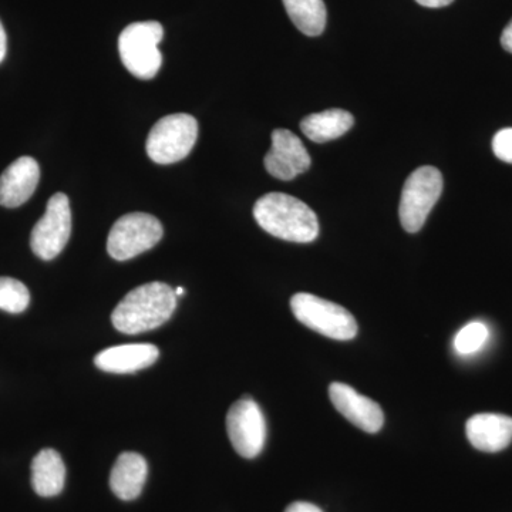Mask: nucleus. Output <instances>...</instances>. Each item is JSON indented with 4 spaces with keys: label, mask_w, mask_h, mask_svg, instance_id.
<instances>
[{
    "label": "nucleus",
    "mask_w": 512,
    "mask_h": 512,
    "mask_svg": "<svg viewBox=\"0 0 512 512\" xmlns=\"http://www.w3.org/2000/svg\"><path fill=\"white\" fill-rule=\"evenodd\" d=\"M443 175L436 167L417 168L407 178L400 198L399 215L403 228L416 234L426 224L434 205L443 192Z\"/></svg>",
    "instance_id": "obj_6"
},
{
    "label": "nucleus",
    "mask_w": 512,
    "mask_h": 512,
    "mask_svg": "<svg viewBox=\"0 0 512 512\" xmlns=\"http://www.w3.org/2000/svg\"><path fill=\"white\" fill-rule=\"evenodd\" d=\"M40 167L35 158L20 157L0 175V205L18 208L36 191Z\"/></svg>",
    "instance_id": "obj_12"
},
{
    "label": "nucleus",
    "mask_w": 512,
    "mask_h": 512,
    "mask_svg": "<svg viewBox=\"0 0 512 512\" xmlns=\"http://www.w3.org/2000/svg\"><path fill=\"white\" fill-rule=\"evenodd\" d=\"M488 336H490V332L484 323H468L457 333L456 339H454V349L461 356L474 355L487 343Z\"/></svg>",
    "instance_id": "obj_20"
},
{
    "label": "nucleus",
    "mask_w": 512,
    "mask_h": 512,
    "mask_svg": "<svg viewBox=\"0 0 512 512\" xmlns=\"http://www.w3.org/2000/svg\"><path fill=\"white\" fill-rule=\"evenodd\" d=\"M66 483V466L53 448H45L32 461V485L40 497H56Z\"/></svg>",
    "instance_id": "obj_16"
},
{
    "label": "nucleus",
    "mask_w": 512,
    "mask_h": 512,
    "mask_svg": "<svg viewBox=\"0 0 512 512\" xmlns=\"http://www.w3.org/2000/svg\"><path fill=\"white\" fill-rule=\"evenodd\" d=\"M289 18L303 35L319 36L326 28L325 2L323 0H282Z\"/></svg>",
    "instance_id": "obj_18"
},
{
    "label": "nucleus",
    "mask_w": 512,
    "mask_h": 512,
    "mask_svg": "<svg viewBox=\"0 0 512 512\" xmlns=\"http://www.w3.org/2000/svg\"><path fill=\"white\" fill-rule=\"evenodd\" d=\"M177 295L170 285L150 282L128 292L116 306L111 322L126 335L148 332L164 325L173 316Z\"/></svg>",
    "instance_id": "obj_2"
},
{
    "label": "nucleus",
    "mask_w": 512,
    "mask_h": 512,
    "mask_svg": "<svg viewBox=\"0 0 512 512\" xmlns=\"http://www.w3.org/2000/svg\"><path fill=\"white\" fill-rule=\"evenodd\" d=\"M147 476L146 458L137 453L120 454L110 474L111 491L120 500H136L143 491Z\"/></svg>",
    "instance_id": "obj_15"
},
{
    "label": "nucleus",
    "mask_w": 512,
    "mask_h": 512,
    "mask_svg": "<svg viewBox=\"0 0 512 512\" xmlns=\"http://www.w3.org/2000/svg\"><path fill=\"white\" fill-rule=\"evenodd\" d=\"M163 37V26L154 20L127 26L119 37V52L128 72L141 80L156 77L163 63L158 49Z\"/></svg>",
    "instance_id": "obj_3"
},
{
    "label": "nucleus",
    "mask_w": 512,
    "mask_h": 512,
    "mask_svg": "<svg viewBox=\"0 0 512 512\" xmlns=\"http://www.w3.org/2000/svg\"><path fill=\"white\" fill-rule=\"evenodd\" d=\"M416 2L424 6V8L439 9L446 8V6L451 5L454 0H416Z\"/></svg>",
    "instance_id": "obj_24"
},
{
    "label": "nucleus",
    "mask_w": 512,
    "mask_h": 512,
    "mask_svg": "<svg viewBox=\"0 0 512 512\" xmlns=\"http://www.w3.org/2000/svg\"><path fill=\"white\" fill-rule=\"evenodd\" d=\"M72 234L70 201L63 192H56L49 202L45 215L33 228L30 247L33 254L43 261H52L66 247Z\"/></svg>",
    "instance_id": "obj_8"
},
{
    "label": "nucleus",
    "mask_w": 512,
    "mask_h": 512,
    "mask_svg": "<svg viewBox=\"0 0 512 512\" xmlns=\"http://www.w3.org/2000/svg\"><path fill=\"white\" fill-rule=\"evenodd\" d=\"M329 397L335 409L360 430L370 434L382 430V407L369 397L357 393L353 387L345 383H332L329 386Z\"/></svg>",
    "instance_id": "obj_11"
},
{
    "label": "nucleus",
    "mask_w": 512,
    "mask_h": 512,
    "mask_svg": "<svg viewBox=\"0 0 512 512\" xmlns=\"http://www.w3.org/2000/svg\"><path fill=\"white\" fill-rule=\"evenodd\" d=\"M30 292L25 284L13 278H0V309L9 313H22L28 309Z\"/></svg>",
    "instance_id": "obj_19"
},
{
    "label": "nucleus",
    "mask_w": 512,
    "mask_h": 512,
    "mask_svg": "<svg viewBox=\"0 0 512 512\" xmlns=\"http://www.w3.org/2000/svg\"><path fill=\"white\" fill-rule=\"evenodd\" d=\"M163 234V225L156 217L144 212H131L123 215L111 228L107 251L116 261H128L156 247Z\"/></svg>",
    "instance_id": "obj_7"
},
{
    "label": "nucleus",
    "mask_w": 512,
    "mask_h": 512,
    "mask_svg": "<svg viewBox=\"0 0 512 512\" xmlns=\"http://www.w3.org/2000/svg\"><path fill=\"white\" fill-rule=\"evenodd\" d=\"M198 137V121L190 114L177 113L158 120L148 134L146 150L154 163L167 165L184 160Z\"/></svg>",
    "instance_id": "obj_5"
},
{
    "label": "nucleus",
    "mask_w": 512,
    "mask_h": 512,
    "mask_svg": "<svg viewBox=\"0 0 512 512\" xmlns=\"http://www.w3.org/2000/svg\"><path fill=\"white\" fill-rule=\"evenodd\" d=\"M501 46L505 52L511 53L512 55V20L508 23L507 28L503 30V35H501Z\"/></svg>",
    "instance_id": "obj_23"
},
{
    "label": "nucleus",
    "mask_w": 512,
    "mask_h": 512,
    "mask_svg": "<svg viewBox=\"0 0 512 512\" xmlns=\"http://www.w3.org/2000/svg\"><path fill=\"white\" fill-rule=\"evenodd\" d=\"M254 218L272 237L308 244L319 235V221L311 207L284 192H269L256 201Z\"/></svg>",
    "instance_id": "obj_1"
},
{
    "label": "nucleus",
    "mask_w": 512,
    "mask_h": 512,
    "mask_svg": "<svg viewBox=\"0 0 512 512\" xmlns=\"http://www.w3.org/2000/svg\"><path fill=\"white\" fill-rule=\"evenodd\" d=\"M467 439L471 446L484 453H498L512 441V417L504 414L480 413L466 424Z\"/></svg>",
    "instance_id": "obj_13"
},
{
    "label": "nucleus",
    "mask_w": 512,
    "mask_h": 512,
    "mask_svg": "<svg viewBox=\"0 0 512 512\" xmlns=\"http://www.w3.org/2000/svg\"><path fill=\"white\" fill-rule=\"evenodd\" d=\"M353 124L355 119L349 111L330 109L305 117L301 123V130L313 143L323 144L342 137Z\"/></svg>",
    "instance_id": "obj_17"
},
{
    "label": "nucleus",
    "mask_w": 512,
    "mask_h": 512,
    "mask_svg": "<svg viewBox=\"0 0 512 512\" xmlns=\"http://www.w3.org/2000/svg\"><path fill=\"white\" fill-rule=\"evenodd\" d=\"M6 50H8V36H6L5 28H3L2 22H0V63H2L3 59H5Z\"/></svg>",
    "instance_id": "obj_25"
},
{
    "label": "nucleus",
    "mask_w": 512,
    "mask_h": 512,
    "mask_svg": "<svg viewBox=\"0 0 512 512\" xmlns=\"http://www.w3.org/2000/svg\"><path fill=\"white\" fill-rule=\"evenodd\" d=\"M160 357V350L157 346L146 345H123L114 346L106 350H101L94 357V365L100 370L114 375H127V373H136L138 370L147 369L157 362Z\"/></svg>",
    "instance_id": "obj_14"
},
{
    "label": "nucleus",
    "mask_w": 512,
    "mask_h": 512,
    "mask_svg": "<svg viewBox=\"0 0 512 512\" xmlns=\"http://www.w3.org/2000/svg\"><path fill=\"white\" fill-rule=\"evenodd\" d=\"M293 316L326 338L352 340L357 335V323L343 306L326 301L312 293H296L291 299Z\"/></svg>",
    "instance_id": "obj_4"
},
{
    "label": "nucleus",
    "mask_w": 512,
    "mask_h": 512,
    "mask_svg": "<svg viewBox=\"0 0 512 512\" xmlns=\"http://www.w3.org/2000/svg\"><path fill=\"white\" fill-rule=\"evenodd\" d=\"M266 171L281 181H291L311 168V156L292 131L278 128L272 133V147L264 160Z\"/></svg>",
    "instance_id": "obj_10"
},
{
    "label": "nucleus",
    "mask_w": 512,
    "mask_h": 512,
    "mask_svg": "<svg viewBox=\"0 0 512 512\" xmlns=\"http://www.w3.org/2000/svg\"><path fill=\"white\" fill-rule=\"evenodd\" d=\"M285 512H323L319 507H316L315 504L305 503V501H298V503H293L286 508Z\"/></svg>",
    "instance_id": "obj_22"
},
{
    "label": "nucleus",
    "mask_w": 512,
    "mask_h": 512,
    "mask_svg": "<svg viewBox=\"0 0 512 512\" xmlns=\"http://www.w3.org/2000/svg\"><path fill=\"white\" fill-rule=\"evenodd\" d=\"M493 151L501 161L512 164V128H504L495 134Z\"/></svg>",
    "instance_id": "obj_21"
},
{
    "label": "nucleus",
    "mask_w": 512,
    "mask_h": 512,
    "mask_svg": "<svg viewBox=\"0 0 512 512\" xmlns=\"http://www.w3.org/2000/svg\"><path fill=\"white\" fill-rule=\"evenodd\" d=\"M174 292H175V295H177V298H178V296H183L184 295L185 289L184 288H177V289H175Z\"/></svg>",
    "instance_id": "obj_26"
},
{
    "label": "nucleus",
    "mask_w": 512,
    "mask_h": 512,
    "mask_svg": "<svg viewBox=\"0 0 512 512\" xmlns=\"http://www.w3.org/2000/svg\"><path fill=\"white\" fill-rule=\"evenodd\" d=\"M229 440L244 458H255L264 450L266 423L261 407L252 397H242L227 414Z\"/></svg>",
    "instance_id": "obj_9"
}]
</instances>
